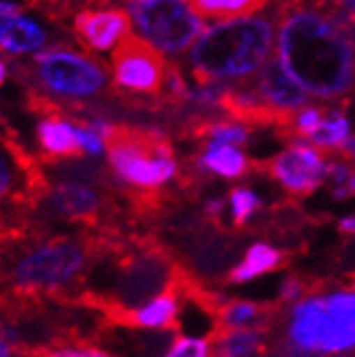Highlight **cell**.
Wrapping results in <instances>:
<instances>
[{"mask_svg": "<svg viewBox=\"0 0 355 357\" xmlns=\"http://www.w3.org/2000/svg\"><path fill=\"white\" fill-rule=\"evenodd\" d=\"M127 3H137V0H127Z\"/></svg>", "mask_w": 355, "mask_h": 357, "instance_id": "32", "label": "cell"}, {"mask_svg": "<svg viewBox=\"0 0 355 357\" xmlns=\"http://www.w3.org/2000/svg\"><path fill=\"white\" fill-rule=\"evenodd\" d=\"M333 17L342 24V29L355 42V0H325Z\"/></svg>", "mask_w": 355, "mask_h": 357, "instance_id": "25", "label": "cell"}, {"mask_svg": "<svg viewBox=\"0 0 355 357\" xmlns=\"http://www.w3.org/2000/svg\"><path fill=\"white\" fill-rule=\"evenodd\" d=\"M120 242L116 229L85 236H55L20 248L5 264V279L22 294H61L85 277L90 261Z\"/></svg>", "mask_w": 355, "mask_h": 357, "instance_id": "3", "label": "cell"}, {"mask_svg": "<svg viewBox=\"0 0 355 357\" xmlns=\"http://www.w3.org/2000/svg\"><path fill=\"white\" fill-rule=\"evenodd\" d=\"M5 83V66H3V61H0V85Z\"/></svg>", "mask_w": 355, "mask_h": 357, "instance_id": "31", "label": "cell"}, {"mask_svg": "<svg viewBox=\"0 0 355 357\" xmlns=\"http://www.w3.org/2000/svg\"><path fill=\"white\" fill-rule=\"evenodd\" d=\"M248 83L262 96V100L269 102L279 116L292 124L299 112L312 105V94L288 73L277 52L269 57L255 77L248 79Z\"/></svg>", "mask_w": 355, "mask_h": 357, "instance_id": "12", "label": "cell"}, {"mask_svg": "<svg viewBox=\"0 0 355 357\" xmlns=\"http://www.w3.org/2000/svg\"><path fill=\"white\" fill-rule=\"evenodd\" d=\"M338 151H340L347 159H351V162L355 164V135H351L342 146H338Z\"/></svg>", "mask_w": 355, "mask_h": 357, "instance_id": "30", "label": "cell"}, {"mask_svg": "<svg viewBox=\"0 0 355 357\" xmlns=\"http://www.w3.org/2000/svg\"><path fill=\"white\" fill-rule=\"evenodd\" d=\"M50 188L33 155L15 142L7 124L0 127V236H15L38 209Z\"/></svg>", "mask_w": 355, "mask_h": 357, "instance_id": "7", "label": "cell"}, {"mask_svg": "<svg viewBox=\"0 0 355 357\" xmlns=\"http://www.w3.org/2000/svg\"><path fill=\"white\" fill-rule=\"evenodd\" d=\"M0 357H17L13 340H11V335L5 325H0Z\"/></svg>", "mask_w": 355, "mask_h": 357, "instance_id": "28", "label": "cell"}, {"mask_svg": "<svg viewBox=\"0 0 355 357\" xmlns=\"http://www.w3.org/2000/svg\"><path fill=\"white\" fill-rule=\"evenodd\" d=\"M129 11L142 38L172 57L183 55L205 31L188 0H137L129 3Z\"/></svg>", "mask_w": 355, "mask_h": 357, "instance_id": "8", "label": "cell"}, {"mask_svg": "<svg viewBox=\"0 0 355 357\" xmlns=\"http://www.w3.org/2000/svg\"><path fill=\"white\" fill-rule=\"evenodd\" d=\"M349 133H351V127H349V120H347L345 112L340 107L331 105L323 124L308 139V144H312L316 149H338L351 137Z\"/></svg>", "mask_w": 355, "mask_h": 357, "instance_id": "23", "label": "cell"}, {"mask_svg": "<svg viewBox=\"0 0 355 357\" xmlns=\"http://www.w3.org/2000/svg\"><path fill=\"white\" fill-rule=\"evenodd\" d=\"M118 188H100L73 178H59L50 183L46 196L38 209L42 207L46 216L81 225L85 229H114L112 218L118 216Z\"/></svg>", "mask_w": 355, "mask_h": 357, "instance_id": "9", "label": "cell"}, {"mask_svg": "<svg viewBox=\"0 0 355 357\" xmlns=\"http://www.w3.org/2000/svg\"><path fill=\"white\" fill-rule=\"evenodd\" d=\"M79 3V0H29V5H35L38 9H42L46 15H50L52 20H61L68 13H73V7ZM83 3L90 5V0H83Z\"/></svg>", "mask_w": 355, "mask_h": 357, "instance_id": "27", "label": "cell"}, {"mask_svg": "<svg viewBox=\"0 0 355 357\" xmlns=\"http://www.w3.org/2000/svg\"><path fill=\"white\" fill-rule=\"evenodd\" d=\"M131 22L124 9H83L73 17V31L87 50L105 52L131 35Z\"/></svg>", "mask_w": 355, "mask_h": 357, "instance_id": "13", "label": "cell"}, {"mask_svg": "<svg viewBox=\"0 0 355 357\" xmlns=\"http://www.w3.org/2000/svg\"><path fill=\"white\" fill-rule=\"evenodd\" d=\"M292 259L290 251H283V248H275L266 242H257L253 246L246 248V253L238 266H234L232 271L227 273L225 281L227 283H244L251 281L259 275L266 273H275L279 268H286Z\"/></svg>", "mask_w": 355, "mask_h": 357, "instance_id": "17", "label": "cell"}, {"mask_svg": "<svg viewBox=\"0 0 355 357\" xmlns=\"http://www.w3.org/2000/svg\"><path fill=\"white\" fill-rule=\"evenodd\" d=\"M20 77L38 87L35 92L55 98L63 116L85 105V100L103 98L114 89L107 66L70 46H52L40 52L29 68H20Z\"/></svg>", "mask_w": 355, "mask_h": 357, "instance_id": "6", "label": "cell"}, {"mask_svg": "<svg viewBox=\"0 0 355 357\" xmlns=\"http://www.w3.org/2000/svg\"><path fill=\"white\" fill-rule=\"evenodd\" d=\"M38 142L40 149L44 151V162L48 164L85 157V149L77 135V127L70 120H61L59 116L44 118L38 124Z\"/></svg>", "mask_w": 355, "mask_h": 357, "instance_id": "15", "label": "cell"}, {"mask_svg": "<svg viewBox=\"0 0 355 357\" xmlns=\"http://www.w3.org/2000/svg\"><path fill=\"white\" fill-rule=\"evenodd\" d=\"M103 142L118 192L164 190L179 174L172 137L159 124L107 122Z\"/></svg>", "mask_w": 355, "mask_h": 357, "instance_id": "5", "label": "cell"}, {"mask_svg": "<svg viewBox=\"0 0 355 357\" xmlns=\"http://www.w3.org/2000/svg\"><path fill=\"white\" fill-rule=\"evenodd\" d=\"M227 203L232 207V225L236 234L251 229L253 216L264 211V201L251 190V188H232L227 192Z\"/></svg>", "mask_w": 355, "mask_h": 357, "instance_id": "22", "label": "cell"}, {"mask_svg": "<svg viewBox=\"0 0 355 357\" xmlns=\"http://www.w3.org/2000/svg\"><path fill=\"white\" fill-rule=\"evenodd\" d=\"M164 357H211L209 337H176Z\"/></svg>", "mask_w": 355, "mask_h": 357, "instance_id": "24", "label": "cell"}, {"mask_svg": "<svg viewBox=\"0 0 355 357\" xmlns=\"http://www.w3.org/2000/svg\"><path fill=\"white\" fill-rule=\"evenodd\" d=\"M211 357H253L266 349V331L253 327L209 329Z\"/></svg>", "mask_w": 355, "mask_h": 357, "instance_id": "19", "label": "cell"}, {"mask_svg": "<svg viewBox=\"0 0 355 357\" xmlns=\"http://www.w3.org/2000/svg\"><path fill=\"white\" fill-rule=\"evenodd\" d=\"M170 61L149 40L127 35L112 52L116 98H155L162 94Z\"/></svg>", "mask_w": 355, "mask_h": 357, "instance_id": "10", "label": "cell"}, {"mask_svg": "<svg viewBox=\"0 0 355 357\" xmlns=\"http://www.w3.org/2000/svg\"><path fill=\"white\" fill-rule=\"evenodd\" d=\"M275 0H188L192 11L203 20H238L269 9Z\"/></svg>", "mask_w": 355, "mask_h": 357, "instance_id": "20", "label": "cell"}, {"mask_svg": "<svg viewBox=\"0 0 355 357\" xmlns=\"http://www.w3.org/2000/svg\"><path fill=\"white\" fill-rule=\"evenodd\" d=\"M275 351L281 357H331L355 349V290L312 292L281 312Z\"/></svg>", "mask_w": 355, "mask_h": 357, "instance_id": "4", "label": "cell"}, {"mask_svg": "<svg viewBox=\"0 0 355 357\" xmlns=\"http://www.w3.org/2000/svg\"><path fill=\"white\" fill-rule=\"evenodd\" d=\"M327 157L325 185L335 201H349L355 196V164L338 149H321Z\"/></svg>", "mask_w": 355, "mask_h": 357, "instance_id": "21", "label": "cell"}, {"mask_svg": "<svg viewBox=\"0 0 355 357\" xmlns=\"http://www.w3.org/2000/svg\"><path fill=\"white\" fill-rule=\"evenodd\" d=\"M275 38V7L257 17L248 15L209 26L190 48V75L199 87L248 81L273 55Z\"/></svg>", "mask_w": 355, "mask_h": 357, "instance_id": "2", "label": "cell"}, {"mask_svg": "<svg viewBox=\"0 0 355 357\" xmlns=\"http://www.w3.org/2000/svg\"><path fill=\"white\" fill-rule=\"evenodd\" d=\"M277 55L308 92L327 105L355 100V42L325 0H275Z\"/></svg>", "mask_w": 355, "mask_h": 357, "instance_id": "1", "label": "cell"}, {"mask_svg": "<svg viewBox=\"0 0 355 357\" xmlns=\"http://www.w3.org/2000/svg\"><path fill=\"white\" fill-rule=\"evenodd\" d=\"M203 166L211 172L218 174L227 181H238V178H248L251 174H259V159H248L240 146L234 144H220L205 151H199Z\"/></svg>", "mask_w": 355, "mask_h": 357, "instance_id": "18", "label": "cell"}, {"mask_svg": "<svg viewBox=\"0 0 355 357\" xmlns=\"http://www.w3.org/2000/svg\"><path fill=\"white\" fill-rule=\"evenodd\" d=\"M327 157L321 149L308 142H292L288 149L259 159V176H269L279 183L290 199H308L318 188L325 185Z\"/></svg>", "mask_w": 355, "mask_h": 357, "instance_id": "11", "label": "cell"}, {"mask_svg": "<svg viewBox=\"0 0 355 357\" xmlns=\"http://www.w3.org/2000/svg\"><path fill=\"white\" fill-rule=\"evenodd\" d=\"M179 290L172 283L166 292L151 298L139 307H107L114 323L149 329V331H179Z\"/></svg>", "mask_w": 355, "mask_h": 357, "instance_id": "14", "label": "cell"}, {"mask_svg": "<svg viewBox=\"0 0 355 357\" xmlns=\"http://www.w3.org/2000/svg\"><path fill=\"white\" fill-rule=\"evenodd\" d=\"M338 231L342 236H355V216H349V218H342L338 220Z\"/></svg>", "mask_w": 355, "mask_h": 357, "instance_id": "29", "label": "cell"}, {"mask_svg": "<svg viewBox=\"0 0 355 357\" xmlns=\"http://www.w3.org/2000/svg\"><path fill=\"white\" fill-rule=\"evenodd\" d=\"M48 42L46 31L20 13H0V48L9 55H29Z\"/></svg>", "mask_w": 355, "mask_h": 357, "instance_id": "16", "label": "cell"}, {"mask_svg": "<svg viewBox=\"0 0 355 357\" xmlns=\"http://www.w3.org/2000/svg\"><path fill=\"white\" fill-rule=\"evenodd\" d=\"M42 357H112V355L90 344H61L44 351Z\"/></svg>", "mask_w": 355, "mask_h": 357, "instance_id": "26", "label": "cell"}]
</instances>
